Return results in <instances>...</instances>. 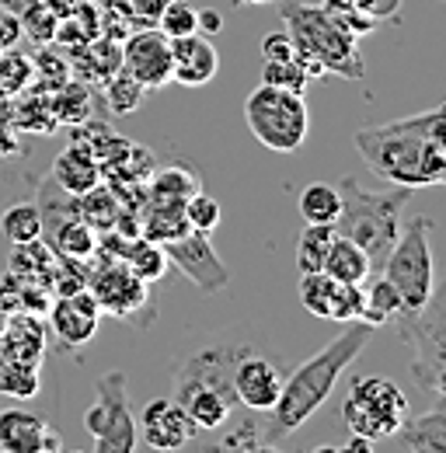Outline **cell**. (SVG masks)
<instances>
[{
    "label": "cell",
    "mask_w": 446,
    "mask_h": 453,
    "mask_svg": "<svg viewBox=\"0 0 446 453\" xmlns=\"http://www.w3.org/2000/svg\"><path fill=\"white\" fill-rule=\"evenodd\" d=\"M217 70H220V53L203 32L171 39V81L174 84L203 88L217 77Z\"/></svg>",
    "instance_id": "ac0fdd59"
},
{
    "label": "cell",
    "mask_w": 446,
    "mask_h": 453,
    "mask_svg": "<svg viewBox=\"0 0 446 453\" xmlns=\"http://www.w3.org/2000/svg\"><path fill=\"white\" fill-rule=\"evenodd\" d=\"M84 429L95 440V453H129L140 443L122 370H109L95 380V404L84 411Z\"/></svg>",
    "instance_id": "9c48e42d"
},
{
    "label": "cell",
    "mask_w": 446,
    "mask_h": 453,
    "mask_svg": "<svg viewBox=\"0 0 446 453\" xmlns=\"http://www.w3.org/2000/svg\"><path fill=\"white\" fill-rule=\"evenodd\" d=\"M39 388H42L39 366L11 359V356H0V395L14 397V401H28V397L39 395Z\"/></svg>",
    "instance_id": "83f0119b"
},
{
    "label": "cell",
    "mask_w": 446,
    "mask_h": 453,
    "mask_svg": "<svg viewBox=\"0 0 446 453\" xmlns=\"http://www.w3.org/2000/svg\"><path fill=\"white\" fill-rule=\"evenodd\" d=\"M300 303L307 314L321 321H359L363 314V286L338 283L325 269L300 273Z\"/></svg>",
    "instance_id": "5bb4252c"
},
{
    "label": "cell",
    "mask_w": 446,
    "mask_h": 453,
    "mask_svg": "<svg viewBox=\"0 0 446 453\" xmlns=\"http://www.w3.org/2000/svg\"><path fill=\"white\" fill-rule=\"evenodd\" d=\"M0 356H11V359H21V363H32V366H42V356H46V325L35 314L14 311L11 321H7V328L0 332Z\"/></svg>",
    "instance_id": "ffe728a7"
},
{
    "label": "cell",
    "mask_w": 446,
    "mask_h": 453,
    "mask_svg": "<svg viewBox=\"0 0 446 453\" xmlns=\"http://www.w3.org/2000/svg\"><path fill=\"white\" fill-rule=\"evenodd\" d=\"M345 429L366 443L390 440L408 418V397L388 377H356L342 401Z\"/></svg>",
    "instance_id": "52a82bcc"
},
{
    "label": "cell",
    "mask_w": 446,
    "mask_h": 453,
    "mask_svg": "<svg viewBox=\"0 0 446 453\" xmlns=\"http://www.w3.org/2000/svg\"><path fill=\"white\" fill-rule=\"evenodd\" d=\"M282 25L286 35L296 46V57L304 59L307 77H345V81H363L366 63L359 53V39L381 28L366 14L352 11H328L321 4H282Z\"/></svg>",
    "instance_id": "3957f363"
},
{
    "label": "cell",
    "mask_w": 446,
    "mask_h": 453,
    "mask_svg": "<svg viewBox=\"0 0 446 453\" xmlns=\"http://www.w3.org/2000/svg\"><path fill=\"white\" fill-rule=\"evenodd\" d=\"M251 349L248 345H237V342H210L203 349H196L174 373V395L171 397H185V395H217L227 404H237L234 395V370L237 363L248 356Z\"/></svg>",
    "instance_id": "30bf717a"
},
{
    "label": "cell",
    "mask_w": 446,
    "mask_h": 453,
    "mask_svg": "<svg viewBox=\"0 0 446 453\" xmlns=\"http://www.w3.org/2000/svg\"><path fill=\"white\" fill-rule=\"evenodd\" d=\"M307 66H304V59H265V66H262V84H276V88H289V91H300L304 95V88H307Z\"/></svg>",
    "instance_id": "836d02e7"
},
{
    "label": "cell",
    "mask_w": 446,
    "mask_h": 453,
    "mask_svg": "<svg viewBox=\"0 0 446 453\" xmlns=\"http://www.w3.org/2000/svg\"><path fill=\"white\" fill-rule=\"evenodd\" d=\"M401 339L411 345V373L415 380L433 397H443V377H446V303L443 293L433 289L429 303L419 314H401Z\"/></svg>",
    "instance_id": "ba28073f"
},
{
    "label": "cell",
    "mask_w": 446,
    "mask_h": 453,
    "mask_svg": "<svg viewBox=\"0 0 446 453\" xmlns=\"http://www.w3.org/2000/svg\"><path fill=\"white\" fill-rule=\"evenodd\" d=\"M122 50V70L140 81L147 91H161L171 84V39L158 32L154 25L133 28L129 39L119 46Z\"/></svg>",
    "instance_id": "7c38bea8"
},
{
    "label": "cell",
    "mask_w": 446,
    "mask_h": 453,
    "mask_svg": "<svg viewBox=\"0 0 446 453\" xmlns=\"http://www.w3.org/2000/svg\"><path fill=\"white\" fill-rule=\"evenodd\" d=\"M244 122L251 136L273 154H296L311 133L307 98L300 91L258 84L244 102Z\"/></svg>",
    "instance_id": "8992f818"
},
{
    "label": "cell",
    "mask_w": 446,
    "mask_h": 453,
    "mask_svg": "<svg viewBox=\"0 0 446 453\" xmlns=\"http://www.w3.org/2000/svg\"><path fill=\"white\" fill-rule=\"evenodd\" d=\"M35 84V63L32 57L18 53L14 46L0 53V102H18Z\"/></svg>",
    "instance_id": "4316f807"
},
{
    "label": "cell",
    "mask_w": 446,
    "mask_h": 453,
    "mask_svg": "<svg viewBox=\"0 0 446 453\" xmlns=\"http://www.w3.org/2000/svg\"><path fill=\"white\" fill-rule=\"evenodd\" d=\"M0 53H4V50H0Z\"/></svg>",
    "instance_id": "b9f144b4"
},
{
    "label": "cell",
    "mask_w": 446,
    "mask_h": 453,
    "mask_svg": "<svg viewBox=\"0 0 446 453\" xmlns=\"http://www.w3.org/2000/svg\"><path fill=\"white\" fill-rule=\"evenodd\" d=\"M373 325L366 321H352L334 342H328L321 352H314L307 363H300L279 391L276 404L265 411L262 422H255L258 429V447H276L286 436H293L328 397H332L338 377L352 366V359L373 342Z\"/></svg>",
    "instance_id": "7a4b0ae2"
},
{
    "label": "cell",
    "mask_w": 446,
    "mask_h": 453,
    "mask_svg": "<svg viewBox=\"0 0 446 453\" xmlns=\"http://www.w3.org/2000/svg\"><path fill=\"white\" fill-rule=\"evenodd\" d=\"M84 289L95 296L98 311L122 318V321H136V314L150 303V283H143L126 262L119 258H102L98 269L84 280Z\"/></svg>",
    "instance_id": "8fae6325"
},
{
    "label": "cell",
    "mask_w": 446,
    "mask_h": 453,
    "mask_svg": "<svg viewBox=\"0 0 446 453\" xmlns=\"http://www.w3.org/2000/svg\"><path fill=\"white\" fill-rule=\"evenodd\" d=\"M334 224H304L300 237H296V269L300 273H321L328 248L334 241Z\"/></svg>",
    "instance_id": "484cf974"
},
{
    "label": "cell",
    "mask_w": 446,
    "mask_h": 453,
    "mask_svg": "<svg viewBox=\"0 0 446 453\" xmlns=\"http://www.w3.org/2000/svg\"><path fill=\"white\" fill-rule=\"evenodd\" d=\"M401 450L446 453V408L443 397H433V408L419 418H404V426L394 433Z\"/></svg>",
    "instance_id": "7402d4cb"
},
{
    "label": "cell",
    "mask_w": 446,
    "mask_h": 453,
    "mask_svg": "<svg viewBox=\"0 0 446 453\" xmlns=\"http://www.w3.org/2000/svg\"><path fill=\"white\" fill-rule=\"evenodd\" d=\"M370 174L404 188H429L446 181V109L363 126L352 136Z\"/></svg>",
    "instance_id": "6da1fadb"
},
{
    "label": "cell",
    "mask_w": 446,
    "mask_h": 453,
    "mask_svg": "<svg viewBox=\"0 0 446 453\" xmlns=\"http://www.w3.org/2000/svg\"><path fill=\"white\" fill-rule=\"evenodd\" d=\"M98 325H102V311H98V303H95V296L88 289L59 293V300L50 303V328L66 349L88 345L95 339Z\"/></svg>",
    "instance_id": "9a60e30c"
},
{
    "label": "cell",
    "mask_w": 446,
    "mask_h": 453,
    "mask_svg": "<svg viewBox=\"0 0 446 453\" xmlns=\"http://www.w3.org/2000/svg\"><path fill=\"white\" fill-rule=\"evenodd\" d=\"M50 244L56 248V255L84 262V258H91L98 251V234H95V226L77 213V217H70V220H63V224H56L50 230Z\"/></svg>",
    "instance_id": "cb8c5ba5"
},
{
    "label": "cell",
    "mask_w": 446,
    "mask_h": 453,
    "mask_svg": "<svg viewBox=\"0 0 446 453\" xmlns=\"http://www.w3.org/2000/svg\"><path fill=\"white\" fill-rule=\"evenodd\" d=\"M282 370H279L273 359L265 356H255L248 352L237 370H234V395H237V404L251 408V411H269L276 404L279 391H282Z\"/></svg>",
    "instance_id": "e0dca14e"
},
{
    "label": "cell",
    "mask_w": 446,
    "mask_h": 453,
    "mask_svg": "<svg viewBox=\"0 0 446 453\" xmlns=\"http://www.w3.org/2000/svg\"><path fill=\"white\" fill-rule=\"evenodd\" d=\"M0 230L11 244H28L42 237V217L35 203H14L0 213Z\"/></svg>",
    "instance_id": "4dcf8cb0"
},
{
    "label": "cell",
    "mask_w": 446,
    "mask_h": 453,
    "mask_svg": "<svg viewBox=\"0 0 446 453\" xmlns=\"http://www.w3.org/2000/svg\"><path fill=\"white\" fill-rule=\"evenodd\" d=\"M237 4H244V0H237Z\"/></svg>",
    "instance_id": "60d3db41"
},
{
    "label": "cell",
    "mask_w": 446,
    "mask_h": 453,
    "mask_svg": "<svg viewBox=\"0 0 446 453\" xmlns=\"http://www.w3.org/2000/svg\"><path fill=\"white\" fill-rule=\"evenodd\" d=\"M53 181L63 192H70V196H84V192H91L95 185H102V161H98L88 147L70 143V147L56 157Z\"/></svg>",
    "instance_id": "44dd1931"
},
{
    "label": "cell",
    "mask_w": 446,
    "mask_h": 453,
    "mask_svg": "<svg viewBox=\"0 0 446 453\" xmlns=\"http://www.w3.org/2000/svg\"><path fill=\"white\" fill-rule=\"evenodd\" d=\"M154 25H158V32H165L167 39H181V35L199 32L203 14H199V7L192 0H171Z\"/></svg>",
    "instance_id": "d6a6232c"
},
{
    "label": "cell",
    "mask_w": 446,
    "mask_h": 453,
    "mask_svg": "<svg viewBox=\"0 0 446 453\" xmlns=\"http://www.w3.org/2000/svg\"><path fill=\"white\" fill-rule=\"evenodd\" d=\"M296 206H300L304 224H334L342 199H338V188H334V185L314 181V185H307V188L300 192V203H296Z\"/></svg>",
    "instance_id": "f546056e"
},
{
    "label": "cell",
    "mask_w": 446,
    "mask_h": 453,
    "mask_svg": "<svg viewBox=\"0 0 446 453\" xmlns=\"http://www.w3.org/2000/svg\"><path fill=\"white\" fill-rule=\"evenodd\" d=\"M220 203L213 199V196H206L203 188L199 192H192L188 199H185V220L192 230H199V234H213L217 226H220Z\"/></svg>",
    "instance_id": "e575fe53"
},
{
    "label": "cell",
    "mask_w": 446,
    "mask_h": 453,
    "mask_svg": "<svg viewBox=\"0 0 446 453\" xmlns=\"http://www.w3.org/2000/svg\"><path fill=\"white\" fill-rule=\"evenodd\" d=\"M325 273H328L332 280H338V283L363 286L373 276V262H370V255H366L356 241L334 234L332 248H328V258H325Z\"/></svg>",
    "instance_id": "603a6c76"
},
{
    "label": "cell",
    "mask_w": 446,
    "mask_h": 453,
    "mask_svg": "<svg viewBox=\"0 0 446 453\" xmlns=\"http://www.w3.org/2000/svg\"><path fill=\"white\" fill-rule=\"evenodd\" d=\"M192 192H199V174L188 165H171L167 171H158L150 181V196L158 203H185Z\"/></svg>",
    "instance_id": "f1b7e54d"
},
{
    "label": "cell",
    "mask_w": 446,
    "mask_h": 453,
    "mask_svg": "<svg viewBox=\"0 0 446 453\" xmlns=\"http://www.w3.org/2000/svg\"><path fill=\"white\" fill-rule=\"evenodd\" d=\"M411 192L415 188H404V185H390L388 192H373L359 178H342V185H338L342 206L334 217V230L342 237L356 241L370 255L373 269H381L401 234V217H404V206L411 203Z\"/></svg>",
    "instance_id": "277c9868"
},
{
    "label": "cell",
    "mask_w": 446,
    "mask_h": 453,
    "mask_svg": "<svg viewBox=\"0 0 446 453\" xmlns=\"http://www.w3.org/2000/svg\"><path fill=\"white\" fill-rule=\"evenodd\" d=\"M321 7H328V11H352L356 7V0H318Z\"/></svg>",
    "instance_id": "ab89813d"
},
{
    "label": "cell",
    "mask_w": 446,
    "mask_h": 453,
    "mask_svg": "<svg viewBox=\"0 0 446 453\" xmlns=\"http://www.w3.org/2000/svg\"><path fill=\"white\" fill-rule=\"evenodd\" d=\"M63 440L53 426H46V418L11 408L0 411V450L7 453H42V450H59Z\"/></svg>",
    "instance_id": "d6986e66"
},
{
    "label": "cell",
    "mask_w": 446,
    "mask_h": 453,
    "mask_svg": "<svg viewBox=\"0 0 446 453\" xmlns=\"http://www.w3.org/2000/svg\"><path fill=\"white\" fill-rule=\"evenodd\" d=\"M262 59H296V46L286 32H269L262 39Z\"/></svg>",
    "instance_id": "74e56055"
},
{
    "label": "cell",
    "mask_w": 446,
    "mask_h": 453,
    "mask_svg": "<svg viewBox=\"0 0 446 453\" xmlns=\"http://www.w3.org/2000/svg\"><path fill=\"white\" fill-rule=\"evenodd\" d=\"M102 84H105V98H109V109L115 115L136 112V109L143 105V98L150 95V91H147L140 81H133V77H129L122 66L112 73L109 81H102Z\"/></svg>",
    "instance_id": "1f68e13d"
},
{
    "label": "cell",
    "mask_w": 446,
    "mask_h": 453,
    "mask_svg": "<svg viewBox=\"0 0 446 453\" xmlns=\"http://www.w3.org/2000/svg\"><path fill=\"white\" fill-rule=\"evenodd\" d=\"M150 450H181L192 443L196 426L188 422V415L178 408L174 397H154L143 408L140 418V433H136Z\"/></svg>",
    "instance_id": "2e32d148"
},
{
    "label": "cell",
    "mask_w": 446,
    "mask_h": 453,
    "mask_svg": "<svg viewBox=\"0 0 446 453\" xmlns=\"http://www.w3.org/2000/svg\"><path fill=\"white\" fill-rule=\"evenodd\" d=\"M397 314H401V296H397V289H394L384 276H370V280L363 283V314H359V321L381 328L384 321L397 318Z\"/></svg>",
    "instance_id": "d4e9b609"
},
{
    "label": "cell",
    "mask_w": 446,
    "mask_h": 453,
    "mask_svg": "<svg viewBox=\"0 0 446 453\" xmlns=\"http://www.w3.org/2000/svg\"><path fill=\"white\" fill-rule=\"evenodd\" d=\"M122 4H126L129 18H133L136 25H154L171 0H122Z\"/></svg>",
    "instance_id": "8d00e7d4"
},
{
    "label": "cell",
    "mask_w": 446,
    "mask_h": 453,
    "mask_svg": "<svg viewBox=\"0 0 446 453\" xmlns=\"http://www.w3.org/2000/svg\"><path fill=\"white\" fill-rule=\"evenodd\" d=\"M433 220L429 217H411L401 224V234L388 251L381 276L388 280L401 296V314H419L433 289H436V269H433ZM397 314V318H401Z\"/></svg>",
    "instance_id": "5b68a950"
},
{
    "label": "cell",
    "mask_w": 446,
    "mask_h": 453,
    "mask_svg": "<svg viewBox=\"0 0 446 453\" xmlns=\"http://www.w3.org/2000/svg\"><path fill=\"white\" fill-rule=\"evenodd\" d=\"M161 248H165L167 262H171L174 269H181L203 293H220L223 286L230 283V273H227V265L217 258V251H213V244H210V234L185 230L181 237L165 241Z\"/></svg>",
    "instance_id": "4fadbf2b"
},
{
    "label": "cell",
    "mask_w": 446,
    "mask_h": 453,
    "mask_svg": "<svg viewBox=\"0 0 446 453\" xmlns=\"http://www.w3.org/2000/svg\"><path fill=\"white\" fill-rule=\"evenodd\" d=\"M18 150V136H14V112L11 102H0V157Z\"/></svg>",
    "instance_id": "f35d334b"
},
{
    "label": "cell",
    "mask_w": 446,
    "mask_h": 453,
    "mask_svg": "<svg viewBox=\"0 0 446 453\" xmlns=\"http://www.w3.org/2000/svg\"><path fill=\"white\" fill-rule=\"evenodd\" d=\"M356 11L366 14L370 21L384 25V21H397V14H401V0H356Z\"/></svg>",
    "instance_id": "d590c367"
}]
</instances>
